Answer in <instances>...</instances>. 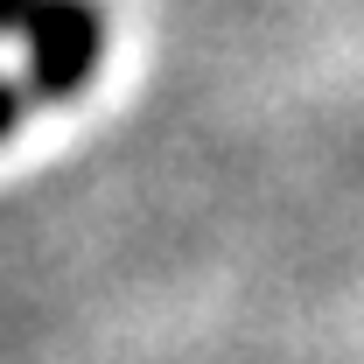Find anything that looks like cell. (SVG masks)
I'll use <instances>...</instances> for the list:
<instances>
[{
    "mask_svg": "<svg viewBox=\"0 0 364 364\" xmlns=\"http://www.w3.org/2000/svg\"><path fill=\"white\" fill-rule=\"evenodd\" d=\"M28 43V98H77L105 56V14L98 0H36L21 21Z\"/></svg>",
    "mask_w": 364,
    "mask_h": 364,
    "instance_id": "cell-1",
    "label": "cell"
},
{
    "mask_svg": "<svg viewBox=\"0 0 364 364\" xmlns=\"http://www.w3.org/2000/svg\"><path fill=\"white\" fill-rule=\"evenodd\" d=\"M21 105H28V91L14 85V77H0V140L21 127Z\"/></svg>",
    "mask_w": 364,
    "mask_h": 364,
    "instance_id": "cell-2",
    "label": "cell"
},
{
    "mask_svg": "<svg viewBox=\"0 0 364 364\" xmlns=\"http://www.w3.org/2000/svg\"><path fill=\"white\" fill-rule=\"evenodd\" d=\"M28 7H36V0H0V36H21V21H28Z\"/></svg>",
    "mask_w": 364,
    "mask_h": 364,
    "instance_id": "cell-3",
    "label": "cell"
}]
</instances>
